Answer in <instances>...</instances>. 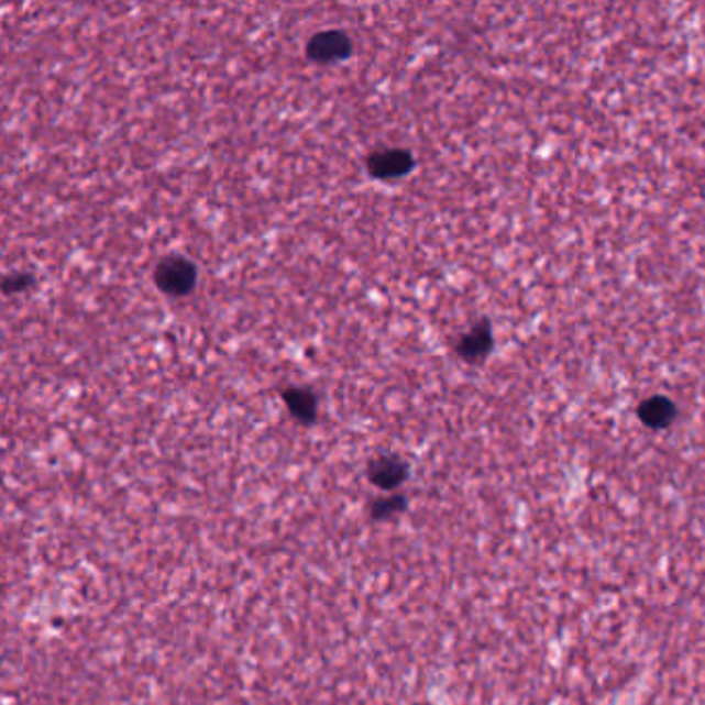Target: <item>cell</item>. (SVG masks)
Instances as JSON below:
<instances>
[{
    "label": "cell",
    "mask_w": 705,
    "mask_h": 705,
    "mask_svg": "<svg viewBox=\"0 0 705 705\" xmlns=\"http://www.w3.org/2000/svg\"><path fill=\"white\" fill-rule=\"evenodd\" d=\"M197 267L190 258L183 255H170L162 258L155 267V286L168 296L183 298L195 290L197 286Z\"/></svg>",
    "instance_id": "1"
},
{
    "label": "cell",
    "mask_w": 705,
    "mask_h": 705,
    "mask_svg": "<svg viewBox=\"0 0 705 705\" xmlns=\"http://www.w3.org/2000/svg\"><path fill=\"white\" fill-rule=\"evenodd\" d=\"M352 37L340 30H326L312 35L307 44V56L317 65H333L352 54Z\"/></svg>",
    "instance_id": "2"
},
{
    "label": "cell",
    "mask_w": 705,
    "mask_h": 705,
    "mask_svg": "<svg viewBox=\"0 0 705 705\" xmlns=\"http://www.w3.org/2000/svg\"><path fill=\"white\" fill-rule=\"evenodd\" d=\"M366 170L377 180H397L414 170V155L401 147H385L368 155Z\"/></svg>",
    "instance_id": "3"
},
{
    "label": "cell",
    "mask_w": 705,
    "mask_h": 705,
    "mask_svg": "<svg viewBox=\"0 0 705 705\" xmlns=\"http://www.w3.org/2000/svg\"><path fill=\"white\" fill-rule=\"evenodd\" d=\"M493 344V328L486 319H481L458 340L455 352L465 362H482L491 354Z\"/></svg>",
    "instance_id": "4"
},
{
    "label": "cell",
    "mask_w": 705,
    "mask_h": 705,
    "mask_svg": "<svg viewBox=\"0 0 705 705\" xmlns=\"http://www.w3.org/2000/svg\"><path fill=\"white\" fill-rule=\"evenodd\" d=\"M637 416L648 429H669L676 418V406L671 397L652 396L639 404Z\"/></svg>",
    "instance_id": "5"
},
{
    "label": "cell",
    "mask_w": 705,
    "mask_h": 705,
    "mask_svg": "<svg viewBox=\"0 0 705 705\" xmlns=\"http://www.w3.org/2000/svg\"><path fill=\"white\" fill-rule=\"evenodd\" d=\"M368 476L377 486L389 491L406 481L408 465L397 455H378L377 460L368 467Z\"/></svg>",
    "instance_id": "6"
},
{
    "label": "cell",
    "mask_w": 705,
    "mask_h": 705,
    "mask_svg": "<svg viewBox=\"0 0 705 705\" xmlns=\"http://www.w3.org/2000/svg\"><path fill=\"white\" fill-rule=\"evenodd\" d=\"M282 397H284L288 410L298 422L312 425L317 420L319 401H317V396L307 387H288V389H284Z\"/></svg>",
    "instance_id": "7"
},
{
    "label": "cell",
    "mask_w": 705,
    "mask_h": 705,
    "mask_svg": "<svg viewBox=\"0 0 705 705\" xmlns=\"http://www.w3.org/2000/svg\"><path fill=\"white\" fill-rule=\"evenodd\" d=\"M32 284H34V276H30V274H11V276L2 279V293L7 294V296L23 293V290H27Z\"/></svg>",
    "instance_id": "8"
}]
</instances>
